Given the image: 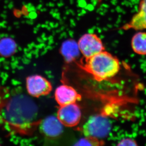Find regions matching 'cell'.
Here are the masks:
<instances>
[{"instance_id": "cell-1", "label": "cell", "mask_w": 146, "mask_h": 146, "mask_svg": "<svg viewBox=\"0 0 146 146\" xmlns=\"http://www.w3.org/2000/svg\"><path fill=\"white\" fill-rule=\"evenodd\" d=\"M0 117L13 131L22 135L32 133L40 121L36 104L25 94L18 93L0 102Z\"/></svg>"}, {"instance_id": "cell-11", "label": "cell", "mask_w": 146, "mask_h": 146, "mask_svg": "<svg viewBox=\"0 0 146 146\" xmlns=\"http://www.w3.org/2000/svg\"><path fill=\"white\" fill-rule=\"evenodd\" d=\"M132 36L131 46L133 51L139 55H146V32L138 31Z\"/></svg>"}, {"instance_id": "cell-2", "label": "cell", "mask_w": 146, "mask_h": 146, "mask_svg": "<svg viewBox=\"0 0 146 146\" xmlns=\"http://www.w3.org/2000/svg\"><path fill=\"white\" fill-rule=\"evenodd\" d=\"M86 59L85 69L98 81L113 77L120 70L118 59L105 50Z\"/></svg>"}, {"instance_id": "cell-10", "label": "cell", "mask_w": 146, "mask_h": 146, "mask_svg": "<svg viewBox=\"0 0 146 146\" xmlns=\"http://www.w3.org/2000/svg\"><path fill=\"white\" fill-rule=\"evenodd\" d=\"M60 51L64 59L68 63L74 61L79 57L80 53L78 43L72 39L65 40L64 42Z\"/></svg>"}, {"instance_id": "cell-14", "label": "cell", "mask_w": 146, "mask_h": 146, "mask_svg": "<svg viewBox=\"0 0 146 146\" xmlns=\"http://www.w3.org/2000/svg\"><path fill=\"white\" fill-rule=\"evenodd\" d=\"M136 142L131 138H124L118 142L117 146H137Z\"/></svg>"}, {"instance_id": "cell-8", "label": "cell", "mask_w": 146, "mask_h": 146, "mask_svg": "<svg viewBox=\"0 0 146 146\" xmlns=\"http://www.w3.org/2000/svg\"><path fill=\"white\" fill-rule=\"evenodd\" d=\"M146 29V0H140L138 11L129 22L120 27L119 29L129 31H143Z\"/></svg>"}, {"instance_id": "cell-15", "label": "cell", "mask_w": 146, "mask_h": 146, "mask_svg": "<svg viewBox=\"0 0 146 146\" xmlns=\"http://www.w3.org/2000/svg\"><path fill=\"white\" fill-rule=\"evenodd\" d=\"M103 0H98V3H100Z\"/></svg>"}, {"instance_id": "cell-3", "label": "cell", "mask_w": 146, "mask_h": 146, "mask_svg": "<svg viewBox=\"0 0 146 146\" xmlns=\"http://www.w3.org/2000/svg\"><path fill=\"white\" fill-rule=\"evenodd\" d=\"M111 129L108 119L101 114L92 116L88 119L83 127L84 136L99 139L106 137Z\"/></svg>"}, {"instance_id": "cell-6", "label": "cell", "mask_w": 146, "mask_h": 146, "mask_svg": "<svg viewBox=\"0 0 146 146\" xmlns=\"http://www.w3.org/2000/svg\"><path fill=\"white\" fill-rule=\"evenodd\" d=\"M57 117L64 126L74 127L80 122L81 117L80 108L76 103L60 106Z\"/></svg>"}, {"instance_id": "cell-4", "label": "cell", "mask_w": 146, "mask_h": 146, "mask_svg": "<svg viewBox=\"0 0 146 146\" xmlns=\"http://www.w3.org/2000/svg\"><path fill=\"white\" fill-rule=\"evenodd\" d=\"M80 53L89 58L105 50L101 39L94 33H86L81 36L77 42Z\"/></svg>"}, {"instance_id": "cell-5", "label": "cell", "mask_w": 146, "mask_h": 146, "mask_svg": "<svg viewBox=\"0 0 146 146\" xmlns=\"http://www.w3.org/2000/svg\"><path fill=\"white\" fill-rule=\"evenodd\" d=\"M26 86L28 94L37 98L48 95L52 88L51 83L48 80L38 74L27 78Z\"/></svg>"}, {"instance_id": "cell-12", "label": "cell", "mask_w": 146, "mask_h": 146, "mask_svg": "<svg viewBox=\"0 0 146 146\" xmlns=\"http://www.w3.org/2000/svg\"><path fill=\"white\" fill-rule=\"evenodd\" d=\"M17 48L16 43L11 37H5L0 40V55L8 58L13 55Z\"/></svg>"}, {"instance_id": "cell-9", "label": "cell", "mask_w": 146, "mask_h": 146, "mask_svg": "<svg viewBox=\"0 0 146 146\" xmlns=\"http://www.w3.org/2000/svg\"><path fill=\"white\" fill-rule=\"evenodd\" d=\"M81 98V96L73 87L66 84L59 86L54 92L55 101L60 106L74 103Z\"/></svg>"}, {"instance_id": "cell-7", "label": "cell", "mask_w": 146, "mask_h": 146, "mask_svg": "<svg viewBox=\"0 0 146 146\" xmlns=\"http://www.w3.org/2000/svg\"><path fill=\"white\" fill-rule=\"evenodd\" d=\"M38 127L41 133L49 139L57 138L64 131V125L57 116L53 115L40 120Z\"/></svg>"}, {"instance_id": "cell-13", "label": "cell", "mask_w": 146, "mask_h": 146, "mask_svg": "<svg viewBox=\"0 0 146 146\" xmlns=\"http://www.w3.org/2000/svg\"><path fill=\"white\" fill-rule=\"evenodd\" d=\"M99 139L95 138L85 136L75 144L76 146H99L101 144Z\"/></svg>"}]
</instances>
